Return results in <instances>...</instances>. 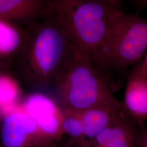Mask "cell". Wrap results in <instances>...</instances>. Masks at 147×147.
I'll list each match as a JSON object with an SVG mask.
<instances>
[{
    "label": "cell",
    "mask_w": 147,
    "mask_h": 147,
    "mask_svg": "<svg viewBox=\"0 0 147 147\" xmlns=\"http://www.w3.org/2000/svg\"><path fill=\"white\" fill-rule=\"evenodd\" d=\"M84 140H75L70 138L68 142H67L62 147H83Z\"/></svg>",
    "instance_id": "cell-15"
},
{
    "label": "cell",
    "mask_w": 147,
    "mask_h": 147,
    "mask_svg": "<svg viewBox=\"0 0 147 147\" xmlns=\"http://www.w3.org/2000/svg\"><path fill=\"white\" fill-rule=\"evenodd\" d=\"M62 113L61 131L62 135L66 134L75 140L85 139L78 113L63 112Z\"/></svg>",
    "instance_id": "cell-12"
},
{
    "label": "cell",
    "mask_w": 147,
    "mask_h": 147,
    "mask_svg": "<svg viewBox=\"0 0 147 147\" xmlns=\"http://www.w3.org/2000/svg\"><path fill=\"white\" fill-rule=\"evenodd\" d=\"M122 104L138 127H146L147 120V70L143 59L132 66L127 76Z\"/></svg>",
    "instance_id": "cell-6"
},
{
    "label": "cell",
    "mask_w": 147,
    "mask_h": 147,
    "mask_svg": "<svg viewBox=\"0 0 147 147\" xmlns=\"http://www.w3.org/2000/svg\"><path fill=\"white\" fill-rule=\"evenodd\" d=\"M143 61L144 62V65L146 66V68L147 69V53H146L144 58H143Z\"/></svg>",
    "instance_id": "cell-16"
},
{
    "label": "cell",
    "mask_w": 147,
    "mask_h": 147,
    "mask_svg": "<svg viewBox=\"0 0 147 147\" xmlns=\"http://www.w3.org/2000/svg\"><path fill=\"white\" fill-rule=\"evenodd\" d=\"M137 124L129 116L100 132L83 147H135Z\"/></svg>",
    "instance_id": "cell-10"
},
{
    "label": "cell",
    "mask_w": 147,
    "mask_h": 147,
    "mask_svg": "<svg viewBox=\"0 0 147 147\" xmlns=\"http://www.w3.org/2000/svg\"><path fill=\"white\" fill-rule=\"evenodd\" d=\"M24 36V30L11 22L0 19V58L18 53Z\"/></svg>",
    "instance_id": "cell-11"
},
{
    "label": "cell",
    "mask_w": 147,
    "mask_h": 147,
    "mask_svg": "<svg viewBox=\"0 0 147 147\" xmlns=\"http://www.w3.org/2000/svg\"><path fill=\"white\" fill-rule=\"evenodd\" d=\"M16 93L15 82L8 76L0 75V110L5 109L13 102Z\"/></svg>",
    "instance_id": "cell-13"
},
{
    "label": "cell",
    "mask_w": 147,
    "mask_h": 147,
    "mask_svg": "<svg viewBox=\"0 0 147 147\" xmlns=\"http://www.w3.org/2000/svg\"><path fill=\"white\" fill-rule=\"evenodd\" d=\"M147 51V18L121 9L112 17L95 67L113 90L112 75H121L131 68L142 60Z\"/></svg>",
    "instance_id": "cell-4"
},
{
    "label": "cell",
    "mask_w": 147,
    "mask_h": 147,
    "mask_svg": "<svg viewBox=\"0 0 147 147\" xmlns=\"http://www.w3.org/2000/svg\"><path fill=\"white\" fill-rule=\"evenodd\" d=\"M129 2L137 11L147 9V0H131Z\"/></svg>",
    "instance_id": "cell-14"
},
{
    "label": "cell",
    "mask_w": 147,
    "mask_h": 147,
    "mask_svg": "<svg viewBox=\"0 0 147 147\" xmlns=\"http://www.w3.org/2000/svg\"><path fill=\"white\" fill-rule=\"evenodd\" d=\"M57 142L24 110L9 112L0 124V147H55Z\"/></svg>",
    "instance_id": "cell-5"
},
{
    "label": "cell",
    "mask_w": 147,
    "mask_h": 147,
    "mask_svg": "<svg viewBox=\"0 0 147 147\" xmlns=\"http://www.w3.org/2000/svg\"><path fill=\"white\" fill-rule=\"evenodd\" d=\"M75 50L53 6L47 15L24 28L16 56V78L29 87L53 85Z\"/></svg>",
    "instance_id": "cell-1"
},
{
    "label": "cell",
    "mask_w": 147,
    "mask_h": 147,
    "mask_svg": "<svg viewBox=\"0 0 147 147\" xmlns=\"http://www.w3.org/2000/svg\"><path fill=\"white\" fill-rule=\"evenodd\" d=\"M79 115L86 140H90L105 129L127 117L122 102L101 105Z\"/></svg>",
    "instance_id": "cell-9"
},
{
    "label": "cell",
    "mask_w": 147,
    "mask_h": 147,
    "mask_svg": "<svg viewBox=\"0 0 147 147\" xmlns=\"http://www.w3.org/2000/svg\"><path fill=\"white\" fill-rule=\"evenodd\" d=\"M24 111L44 133L57 141L62 134L61 131L62 111L47 96L36 94L30 96L24 104Z\"/></svg>",
    "instance_id": "cell-7"
},
{
    "label": "cell",
    "mask_w": 147,
    "mask_h": 147,
    "mask_svg": "<svg viewBox=\"0 0 147 147\" xmlns=\"http://www.w3.org/2000/svg\"><path fill=\"white\" fill-rule=\"evenodd\" d=\"M53 85L58 107L63 112L81 113L119 101L114 96L108 80L89 57L76 49Z\"/></svg>",
    "instance_id": "cell-3"
},
{
    "label": "cell",
    "mask_w": 147,
    "mask_h": 147,
    "mask_svg": "<svg viewBox=\"0 0 147 147\" xmlns=\"http://www.w3.org/2000/svg\"><path fill=\"white\" fill-rule=\"evenodd\" d=\"M53 9L74 47L95 67L105 44L112 17L122 9L118 0H56Z\"/></svg>",
    "instance_id": "cell-2"
},
{
    "label": "cell",
    "mask_w": 147,
    "mask_h": 147,
    "mask_svg": "<svg viewBox=\"0 0 147 147\" xmlns=\"http://www.w3.org/2000/svg\"><path fill=\"white\" fill-rule=\"evenodd\" d=\"M52 9V1L0 0V19L23 22L25 27L44 18Z\"/></svg>",
    "instance_id": "cell-8"
}]
</instances>
